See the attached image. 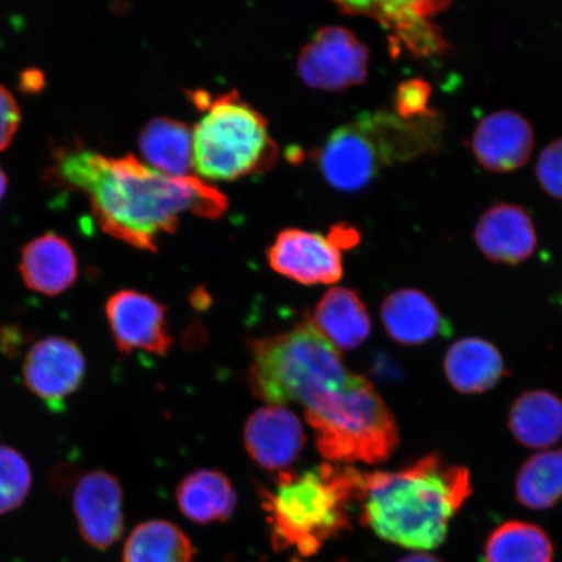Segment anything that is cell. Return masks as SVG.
Returning a JSON list of instances; mask_svg holds the SVG:
<instances>
[{
	"label": "cell",
	"mask_w": 562,
	"mask_h": 562,
	"mask_svg": "<svg viewBox=\"0 0 562 562\" xmlns=\"http://www.w3.org/2000/svg\"><path fill=\"white\" fill-rule=\"evenodd\" d=\"M194 546L172 522L151 519L140 522L126 538L123 562H193Z\"/></svg>",
	"instance_id": "obj_24"
},
{
	"label": "cell",
	"mask_w": 562,
	"mask_h": 562,
	"mask_svg": "<svg viewBox=\"0 0 562 562\" xmlns=\"http://www.w3.org/2000/svg\"><path fill=\"white\" fill-rule=\"evenodd\" d=\"M20 273L31 291L58 296L75 284L79 265L66 238L47 234L25 246L21 252Z\"/></svg>",
	"instance_id": "obj_17"
},
{
	"label": "cell",
	"mask_w": 562,
	"mask_h": 562,
	"mask_svg": "<svg viewBox=\"0 0 562 562\" xmlns=\"http://www.w3.org/2000/svg\"><path fill=\"white\" fill-rule=\"evenodd\" d=\"M21 121L19 104L11 91L0 86V151L9 147Z\"/></svg>",
	"instance_id": "obj_30"
},
{
	"label": "cell",
	"mask_w": 562,
	"mask_h": 562,
	"mask_svg": "<svg viewBox=\"0 0 562 562\" xmlns=\"http://www.w3.org/2000/svg\"><path fill=\"white\" fill-rule=\"evenodd\" d=\"M267 259L273 271L304 285L334 284L342 278L340 249L314 232L281 231L267 250Z\"/></svg>",
	"instance_id": "obj_12"
},
{
	"label": "cell",
	"mask_w": 562,
	"mask_h": 562,
	"mask_svg": "<svg viewBox=\"0 0 562 562\" xmlns=\"http://www.w3.org/2000/svg\"><path fill=\"white\" fill-rule=\"evenodd\" d=\"M386 334L402 346H420L447 333V322L434 301L417 290H400L382 306Z\"/></svg>",
	"instance_id": "obj_18"
},
{
	"label": "cell",
	"mask_w": 562,
	"mask_h": 562,
	"mask_svg": "<svg viewBox=\"0 0 562 562\" xmlns=\"http://www.w3.org/2000/svg\"><path fill=\"white\" fill-rule=\"evenodd\" d=\"M74 515L81 537L95 550H108L124 531L121 482L104 470L83 473L74 484Z\"/></svg>",
	"instance_id": "obj_11"
},
{
	"label": "cell",
	"mask_w": 562,
	"mask_h": 562,
	"mask_svg": "<svg viewBox=\"0 0 562 562\" xmlns=\"http://www.w3.org/2000/svg\"><path fill=\"white\" fill-rule=\"evenodd\" d=\"M430 83L422 79H412L400 83L396 90V112L404 121L431 117L437 112L428 108L431 98Z\"/></svg>",
	"instance_id": "obj_28"
},
{
	"label": "cell",
	"mask_w": 562,
	"mask_h": 562,
	"mask_svg": "<svg viewBox=\"0 0 562 562\" xmlns=\"http://www.w3.org/2000/svg\"><path fill=\"white\" fill-rule=\"evenodd\" d=\"M321 456L337 465H375L396 451L395 416L367 378L355 375L346 390L319 409L305 412Z\"/></svg>",
	"instance_id": "obj_6"
},
{
	"label": "cell",
	"mask_w": 562,
	"mask_h": 562,
	"mask_svg": "<svg viewBox=\"0 0 562 562\" xmlns=\"http://www.w3.org/2000/svg\"><path fill=\"white\" fill-rule=\"evenodd\" d=\"M484 558L486 562H552L553 546L540 527L509 521L491 533Z\"/></svg>",
	"instance_id": "obj_25"
},
{
	"label": "cell",
	"mask_w": 562,
	"mask_h": 562,
	"mask_svg": "<svg viewBox=\"0 0 562 562\" xmlns=\"http://www.w3.org/2000/svg\"><path fill=\"white\" fill-rule=\"evenodd\" d=\"M347 15H367L374 18L384 26L395 32L416 55H432L446 53L449 48L437 25L427 21L448 3L441 2H375V3H336Z\"/></svg>",
	"instance_id": "obj_14"
},
{
	"label": "cell",
	"mask_w": 562,
	"mask_h": 562,
	"mask_svg": "<svg viewBox=\"0 0 562 562\" xmlns=\"http://www.w3.org/2000/svg\"><path fill=\"white\" fill-rule=\"evenodd\" d=\"M517 501L533 510L550 509L562 498V449L532 456L519 470Z\"/></svg>",
	"instance_id": "obj_26"
},
{
	"label": "cell",
	"mask_w": 562,
	"mask_h": 562,
	"mask_svg": "<svg viewBox=\"0 0 562 562\" xmlns=\"http://www.w3.org/2000/svg\"><path fill=\"white\" fill-rule=\"evenodd\" d=\"M189 97L205 112L193 130V166L201 178L234 181L277 164L279 150L269 123L236 90L215 98L199 90Z\"/></svg>",
	"instance_id": "obj_5"
},
{
	"label": "cell",
	"mask_w": 562,
	"mask_h": 562,
	"mask_svg": "<svg viewBox=\"0 0 562 562\" xmlns=\"http://www.w3.org/2000/svg\"><path fill=\"white\" fill-rule=\"evenodd\" d=\"M397 562H441L438 558L432 557V554L428 553H412L407 554V557L398 560Z\"/></svg>",
	"instance_id": "obj_32"
},
{
	"label": "cell",
	"mask_w": 562,
	"mask_h": 562,
	"mask_svg": "<svg viewBox=\"0 0 562 562\" xmlns=\"http://www.w3.org/2000/svg\"><path fill=\"white\" fill-rule=\"evenodd\" d=\"M176 502L189 521L211 525L228 521L236 510L237 495L227 475L202 469L179 483Z\"/></svg>",
	"instance_id": "obj_20"
},
{
	"label": "cell",
	"mask_w": 562,
	"mask_h": 562,
	"mask_svg": "<svg viewBox=\"0 0 562 562\" xmlns=\"http://www.w3.org/2000/svg\"><path fill=\"white\" fill-rule=\"evenodd\" d=\"M509 427L529 448H547L562 438V400L546 391L524 393L512 406Z\"/></svg>",
	"instance_id": "obj_23"
},
{
	"label": "cell",
	"mask_w": 562,
	"mask_h": 562,
	"mask_svg": "<svg viewBox=\"0 0 562 562\" xmlns=\"http://www.w3.org/2000/svg\"><path fill=\"white\" fill-rule=\"evenodd\" d=\"M328 238L329 241H331L340 250L353 248V246L360 241V236H358L357 231L347 227L346 224H341V226L335 227L331 234H329Z\"/></svg>",
	"instance_id": "obj_31"
},
{
	"label": "cell",
	"mask_w": 562,
	"mask_h": 562,
	"mask_svg": "<svg viewBox=\"0 0 562 562\" xmlns=\"http://www.w3.org/2000/svg\"><path fill=\"white\" fill-rule=\"evenodd\" d=\"M31 488L30 463L15 448L0 445V516L19 509Z\"/></svg>",
	"instance_id": "obj_27"
},
{
	"label": "cell",
	"mask_w": 562,
	"mask_h": 562,
	"mask_svg": "<svg viewBox=\"0 0 562 562\" xmlns=\"http://www.w3.org/2000/svg\"><path fill=\"white\" fill-rule=\"evenodd\" d=\"M7 191V178L2 168H0V201H2Z\"/></svg>",
	"instance_id": "obj_33"
},
{
	"label": "cell",
	"mask_w": 562,
	"mask_h": 562,
	"mask_svg": "<svg viewBox=\"0 0 562 562\" xmlns=\"http://www.w3.org/2000/svg\"><path fill=\"white\" fill-rule=\"evenodd\" d=\"M59 172L89 196L104 234L140 250L157 251L158 238L173 234L182 214L217 220L228 209L227 196L207 182L172 178L133 156L72 151L63 156Z\"/></svg>",
	"instance_id": "obj_1"
},
{
	"label": "cell",
	"mask_w": 562,
	"mask_h": 562,
	"mask_svg": "<svg viewBox=\"0 0 562 562\" xmlns=\"http://www.w3.org/2000/svg\"><path fill=\"white\" fill-rule=\"evenodd\" d=\"M297 63L306 86L341 91L367 81L369 50L347 27L325 26L302 47Z\"/></svg>",
	"instance_id": "obj_8"
},
{
	"label": "cell",
	"mask_w": 562,
	"mask_h": 562,
	"mask_svg": "<svg viewBox=\"0 0 562 562\" xmlns=\"http://www.w3.org/2000/svg\"><path fill=\"white\" fill-rule=\"evenodd\" d=\"M26 389L59 413L67 400L80 389L87 372L86 356L74 340L65 336H47L27 350L23 362Z\"/></svg>",
	"instance_id": "obj_9"
},
{
	"label": "cell",
	"mask_w": 562,
	"mask_h": 562,
	"mask_svg": "<svg viewBox=\"0 0 562 562\" xmlns=\"http://www.w3.org/2000/svg\"><path fill=\"white\" fill-rule=\"evenodd\" d=\"M105 318L115 346L124 356L135 350L166 356L172 347L167 308L149 294L132 290L112 294L105 302Z\"/></svg>",
	"instance_id": "obj_10"
},
{
	"label": "cell",
	"mask_w": 562,
	"mask_h": 562,
	"mask_svg": "<svg viewBox=\"0 0 562 562\" xmlns=\"http://www.w3.org/2000/svg\"><path fill=\"white\" fill-rule=\"evenodd\" d=\"M353 376L340 350L312 319L250 346V390L269 405L300 404L305 412L315 411L346 390Z\"/></svg>",
	"instance_id": "obj_4"
},
{
	"label": "cell",
	"mask_w": 562,
	"mask_h": 562,
	"mask_svg": "<svg viewBox=\"0 0 562 562\" xmlns=\"http://www.w3.org/2000/svg\"><path fill=\"white\" fill-rule=\"evenodd\" d=\"M536 172L540 187L553 199L562 200V138L540 153Z\"/></svg>",
	"instance_id": "obj_29"
},
{
	"label": "cell",
	"mask_w": 562,
	"mask_h": 562,
	"mask_svg": "<svg viewBox=\"0 0 562 562\" xmlns=\"http://www.w3.org/2000/svg\"><path fill=\"white\" fill-rule=\"evenodd\" d=\"M474 240L490 261L507 265L527 261L538 245L530 215L509 203H498L480 217Z\"/></svg>",
	"instance_id": "obj_16"
},
{
	"label": "cell",
	"mask_w": 562,
	"mask_h": 562,
	"mask_svg": "<svg viewBox=\"0 0 562 562\" xmlns=\"http://www.w3.org/2000/svg\"><path fill=\"white\" fill-rule=\"evenodd\" d=\"M472 492L467 468L428 454L396 472L363 473L361 521L386 542L435 550Z\"/></svg>",
	"instance_id": "obj_2"
},
{
	"label": "cell",
	"mask_w": 562,
	"mask_h": 562,
	"mask_svg": "<svg viewBox=\"0 0 562 562\" xmlns=\"http://www.w3.org/2000/svg\"><path fill=\"white\" fill-rule=\"evenodd\" d=\"M312 322L339 350L360 347L371 334L368 308L349 288L328 291L316 305Z\"/></svg>",
	"instance_id": "obj_21"
},
{
	"label": "cell",
	"mask_w": 562,
	"mask_h": 562,
	"mask_svg": "<svg viewBox=\"0 0 562 562\" xmlns=\"http://www.w3.org/2000/svg\"><path fill=\"white\" fill-rule=\"evenodd\" d=\"M532 147L531 124L517 112L507 110L483 117L472 138L476 160L492 172H512L524 167Z\"/></svg>",
	"instance_id": "obj_15"
},
{
	"label": "cell",
	"mask_w": 562,
	"mask_h": 562,
	"mask_svg": "<svg viewBox=\"0 0 562 562\" xmlns=\"http://www.w3.org/2000/svg\"><path fill=\"white\" fill-rule=\"evenodd\" d=\"M306 435L301 420L285 406H265L246 420L244 445L252 461L271 473L290 472L304 451Z\"/></svg>",
	"instance_id": "obj_13"
},
{
	"label": "cell",
	"mask_w": 562,
	"mask_h": 562,
	"mask_svg": "<svg viewBox=\"0 0 562 562\" xmlns=\"http://www.w3.org/2000/svg\"><path fill=\"white\" fill-rule=\"evenodd\" d=\"M138 146L154 170L186 178L193 170V131L186 123L160 116L140 132Z\"/></svg>",
	"instance_id": "obj_22"
},
{
	"label": "cell",
	"mask_w": 562,
	"mask_h": 562,
	"mask_svg": "<svg viewBox=\"0 0 562 562\" xmlns=\"http://www.w3.org/2000/svg\"><path fill=\"white\" fill-rule=\"evenodd\" d=\"M393 160L403 158L390 114H364L340 126L316 156L323 178L341 192L368 187Z\"/></svg>",
	"instance_id": "obj_7"
},
{
	"label": "cell",
	"mask_w": 562,
	"mask_h": 562,
	"mask_svg": "<svg viewBox=\"0 0 562 562\" xmlns=\"http://www.w3.org/2000/svg\"><path fill=\"white\" fill-rule=\"evenodd\" d=\"M445 369L449 383L465 395L487 392L508 374L501 351L480 337H467L448 349Z\"/></svg>",
	"instance_id": "obj_19"
},
{
	"label": "cell",
	"mask_w": 562,
	"mask_h": 562,
	"mask_svg": "<svg viewBox=\"0 0 562 562\" xmlns=\"http://www.w3.org/2000/svg\"><path fill=\"white\" fill-rule=\"evenodd\" d=\"M362 480L360 470L333 463L278 474L276 488L261 490L273 550L311 558L348 530Z\"/></svg>",
	"instance_id": "obj_3"
},
{
	"label": "cell",
	"mask_w": 562,
	"mask_h": 562,
	"mask_svg": "<svg viewBox=\"0 0 562 562\" xmlns=\"http://www.w3.org/2000/svg\"><path fill=\"white\" fill-rule=\"evenodd\" d=\"M294 562H302V561H300V560H294Z\"/></svg>",
	"instance_id": "obj_34"
}]
</instances>
